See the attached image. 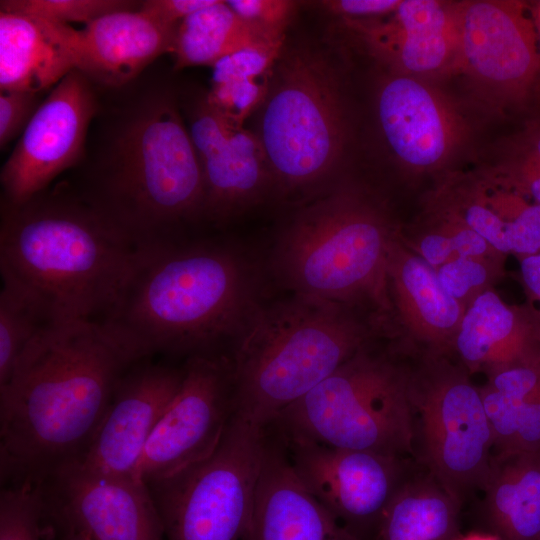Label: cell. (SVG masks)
Segmentation results:
<instances>
[{"label":"cell","instance_id":"16","mask_svg":"<svg viewBox=\"0 0 540 540\" xmlns=\"http://www.w3.org/2000/svg\"><path fill=\"white\" fill-rule=\"evenodd\" d=\"M189 133L202 170L204 219L223 224L275 189L256 133L224 118L206 98L193 109Z\"/></svg>","mask_w":540,"mask_h":540},{"label":"cell","instance_id":"41","mask_svg":"<svg viewBox=\"0 0 540 540\" xmlns=\"http://www.w3.org/2000/svg\"><path fill=\"white\" fill-rule=\"evenodd\" d=\"M401 0H325L317 4L324 11L343 17L357 19L387 16L400 5Z\"/></svg>","mask_w":540,"mask_h":540},{"label":"cell","instance_id":"4","mask_svg":"<svg viewBox=\"0 0 540 540\" xmlns=\"http://www.w3.org/2000/svg\"><path fill=\"white\" fill-rule=\"evenodd\" d=\"M399 230L370 194L336 185L304 201L284 225L271 268L292 294L354 308L391 333L387 262Z\"/></svg>","mask_w":540,"mask_h":540},{"label":"cell","instance_id":"18","mask_svg":"<svg viewBox=\"0 0 540 540\" xmlns=\"http://www.w3.org/2000/svg\"><path fill=\"white\" fill-rule=\"evenodd\" d=\"M427 209L458 219L506 256L540 253V205L496 167L448 174L429 197Z\"/></svg>","mask_w":540,"mask_h":540},{"label":"cell","instance_id":"2","mask_svg":"<svg viewBox=\"0 0 540 540\" xmlns=\"http://www.w3.org/2000/svg\"><path fill=\"white\" fill-rule=\"evenodd\" d=\"M259 270L228 242L178 239L137 250L101 318L139 360L209 353L236 340L260 307Z\"/></svg>","mask_w":540,"mask_h":540},{"label":"cell","instance_id":"19","mask_svg":"<svg viewBox=\"0 0 540 540\" xmlns=\"http://www.w3.org/2000/svg\"><path fill=\"white\" fill-rule=\"evenodd\" d=\"M182 368L142 360L120 381L82 460L85 468L134 474L158 422L176 395Z\"/></svg>","mask_w":540,"mask_h":540},{"label":"cell","instance_id":"25","mask_svg":"<svg viewBox=\"0 0 540 540\" xmlns=\"http://www.w3.org/2000/svg\"><path fill=\"white\" fill-rule=\"evenodd\" d=\"M539 349L540 329L529 308L507 304L493 288L467 306L450 355L470 374H486Z\"/></svg>","mask_w":540,"mask_h":540},{"label":"cell","instance_id":"44","mask_svg":"<svg viewBox=\"0 0 540 540\" xmlns=\"http://www.w3.org/2000/svg\"><path fill=\"white\" fill-rule=\"evenodd\" d=\"M511 151L540 165V123L535 122L520 133Z\"/></svg>","mask_w":540,"mask_h":540},{"label":"cell","instance_id":"37","mask_svg":"<svg viewBox=\"0 0 540 540\" xmlns=\"http://www.w3.org/2000/svg\"><path fill=\"white\" fill-rule=\"evenodd\" d=\"M249 26L271 41H285V32L299 2L291 0H227Z\"/></svg>","mask_w":540,"mask_h":540},{"label":"cell","instance_id":"8","mask_svg":"<svg viewBox=\"0 0 540 540\" xmlns=\"http://www.w3.org/2000/svg\"><path fill=\"white\" fill-rule=\"evenodd\" d=\"M412 367L370 344L272 421L285 439L384 455H414Z\"/></svg>","mask_w":540,"mask_h":540},{"label":"cell","instance_id":"11","mask_svg":"<svg viewBox=\"0 0 540 540\" xmlns=\"http://www.w3.org/2000/svg\"><path fill=\"white\" fill-rule=\"evenodd\" d=\"M182 370L180 387L134 471L146 483L172 476L209 456L234 412L230 359L196 354Z\"/></svg>","mask_w":540,"mask_h":540},{"label":"cell","instance_id":"20","mask_svg":"<svg viewBox=\"0 0 540 540\" xmlns=\"http://www.w3.org/2000/svg\"><path fill=\"white\" fill-rule=\"evenodd\" d=\"M344 20L392 74L424 79L457 70L458 2L401 0L384 20Z\"/></svg>","mask_w":540,"mask_h":540},{"label":"cell","instance_id":"22","mask_svg":"<svg viewBox=\"0 0 540 540\" xmlns=\"http://www.w3.org/2000/svg\"><path fill=\"white\" fill-rule=\"evenodd\" d=\"M243 540H361L304 486L279 449L266 440Z\"/></svg>","mask_w":540,"mask_h":540},{"label":"cell","instance_id":"9","mask_svg":"<svg viewBox=\"0 0 540 540\" xmlns=\"http://www.w3.org/2000/svg\"><path fill=\"white\" fill-rule=\"evenodd\" d=\"M264 428L233 413L214 451L147 483L166 540H238L251 514L261 472Z\"/></svg>","mask_w":540,"mask_h":540},{"label":"cell","instance_id":"36","mask_svg":"<svg viewBox=\"0 0 540 540\" xmlns=\"http://www.w3.org/2000/svg\"><path fill=\"white\" fill-rule=\"evenodd\" d=\"M284 47L285 42H262L235 51L212 66V83L269 78Z\"/></svg>","mask_w":540,"mask_h":540},{"label":"cell","instance_id":"13","mask_svg":"<svg viewBox=\"0 0 540 540\" xmlns=\"http://www.w3.org/2000/svg\"><path fill=\"white\" fill-rule=\"evenodd\" d=\"M46 525L90 540H165L148 484L134 474L67 466L38 484Z\"/></svg>","mask_w":540,"mask_h":540},{"label":"cell","instance_id":"6","mask_svg":"<svg viewBox=\"0 0 540 540\" xmlns=\"http://www.w3.org/2000/svg\"><path fill=\"white\" fill-rule=\"evenodd\" d=\"M380 332L369 316L338 303L292 294L261 304L230 359L233 413L265 428Z\"/></svg>","mask_w":540,"mask_h":540},{"label":"cell","instance_id":"15","mask_svg":"<svg viewBox=\"0 0 540 540\" xmlns=\"http://www.w3.org/2000/svg\"><path fill=\"white\" fill-rule=\"evenodd\" d=\"M95 110L89 79L73 69L40 103L4 163L0 174L4 203L29 201L78 162Z\"/></svg>","mask_w":540,"mask_h":540},{"label":"cell","instance_id":"23","mask_svg":"<svg viewBox=\"0 0 540 540\" xmlns=\"http://www.w3.org/2000/svg\"><path fill=\"white\" fill-rule=\"evenodd\" d=\"M175 29L139 8L104 15L76 31V69L99 83L123 85L170 52Z\"/></svg>","mask_w":540,"mask_h":540},{"label":"cell","instance_id":"7","mask_svg":"<svg viewBox=\"0 0 540 540\" xmlns=\"http://www.w3.org/2000/svg\"><path fill=\"white\" fill-rule=\"evenodd\" d=\"M340 76L331 53L313 44L284 47L273 69L255 133L285 197L321 193L339 166L348 133Z\"/></svg>","mask_w":540,"mask_h":540},{"label":"cell","instance_id":"24","mask_svg":"<svg viewBox=\"0 0 540 540\" xmlns=\"http://www.w3.org/2000/svg\"><path fill=\"white\" fill-rule=\"evenodd\" d=\"M76 29L0 11V88L38 93L76 69Z\"/></svg>","mask_w":540,"mask_h":540},{"label":"cell","instance_id":"21","mask_svg":"<svg viewBox=\"0 0 540 540\" xmlns=\"http://www.w3.org/2000/svg\"><path fill=\"white\" fill-rule=\"evenodd\" d=\"M400 230L387 262L391 332L396 321L404 346H416L421 354L449 356L466 307L446 292L436 269L404 244Z\"/></svg>","mask_w":540,"mask_h":540},{"label":"cell","instance_id":"1","mask_svg":"<svg viewBox=\"0 0 540 540\" xmlns=\"http://www.w3.org/2000/svg\"><path fill=\"white\" fill-rule=\"evenodd\" d=\"M137 362L100 321H59L43 329L0 387L4 485L40 484L79 463Z\"/></svg>","mask_w":540,"mask_h":540},{"label":"cell","instance_id":"31","mask_svg":"<svg viewBox=\"0 0 540 540\" xmlns=\"http://www.w3.org/2000/svg\"><path fill=\"white\" fill-rule=\"evenodd\" d=\"M53 323L29 296L2 282L0 292V387L32 341Z\"/></svg>","mask_w":540,"mask_h":540},{"label":"cell","instance_id":"45","mask_svg":"<svg viewBox=\"0 0 540 540\" xmlns=\"http://www.w3.org/2000/svg\"><path fill=\"white\" fill-rule=\"evenodd\" d=\"M44 540H90L74 531L49 526L43 523Z\"/></svg>","mask_w":540,"mask_h":540},{"label":"cell","instance_id":"40","mask_svg":"<svg viewBox=\"0 0 540 540\" xmlns=\"http://www.w3.org/2000/svg\"><path fill=\"white\" fill-rule=\"evenodd\" d=\"M496 168L514 188L540 205V165L510 151Z\"/></svg>","mask_w":540,"mask_h":540},{"label":"cell","instance_id":"12","mask_svg":"<svg viewBox=\"0 0 540 540\" xmlns=\"http://www.w3.org/2000/svg\"><path fill=\"white\" fill-rule=\"evenodd\" d=\"M527 9L514 0L458 2L456 71L503 105L524 106L540 83L537 34Z\"/></svg>","mask_w":540,"mask_h":540},{"label":"cell","instance_id":"3","mask_svg":"<svg viewBox=\"0 0 540 540\" xmlns=\"http://www.w3.org/2000/svg\"><path fill=\"white\" fill-rule=\"evenodd\" d=\"M0 272L53 322L100 321L134 264L137 250L77 192L4 203Z\"/></svg>","mask_w":540,"mask_h":540},{"label":"cell","instance_id":"42","mask_svg":"<svg viewBox=\"0 0 540 540\" xmlns=\"http://www.w3.org/2000/svg\"><path fill=\"white\" fill-rule=\"evenodd\" d=\"M217 0H148L139 9L167 26L177 24L189 15L211 6Z\"/></svg>","mask_w":540,"mask_h":540},{"label":"cell","instance_id":"5","mask_svg":"<svg viewBox=\"0 0 540 540\" xmlns=\"http://www.w3.org/2000/svg\"><path fill=\"white\" fill-rule=\"evenodd\" d=\"M116 140L113 157L77 193L136 250L182 239L183 225L204 219V182L174 100L146 101Z\"/></svg>","mask_w":540,"mask_h":540},{"label":"cell","instance_id":"35","mask_svg":"<svg viewBox=\"0 0 540 540\" xmlns=\"http://www.w3.org/2000/svg\"><path fill=\"white\" fill-rule=\"evenodd\" d=\"M270 80L271 77L212 83L205 98L220 115L243 127L246 119L262 106L269 91Z\"/></svg>","mask_w":540,"mask_h":540},{"label":"cell","instance_id":"28","mask_svg":"<svg viewBox=\"0 0 540 540\" xmlns=\"http://www.w3.org/2000/svg\"><path fill=\"white\" fill-rule=\"evenodd\" d=\"M262 42L285 41L266 39L245 23L226 1L217 0L177 24L170 52L176 69L212 67L225 56Z\"/></svg>","mask_w":540,"mask_h":540},{"label":"cell","instance_id":"39","mask_svg":"<svg viewBox=\"0 0 540 540\" xmlns=\"http://www.w3.org/2000/svg\"><path fill=\"white\" fill-rule=\"evenodd\" d=\"M513 453H540V392L518 411L512 441L503 456Z\"/></svg>","mask_w":540,"mask_h":540},{"label":"cell","instance_id":"30","mask_svg":"<svg viewBox=\"0 0 540 540\" xmlns=\"http://www.w3.org/2000/svg\"><path fill=\"white\" fill-rule=\"evenodd\" d=\"M400 237L435 269L459 258L502 254L466 224L431 209L415 233L406 235L400 230Z\"/></svg>","mask_w":540,"mask_h":540},{"label":"cell","instance_id":"33","mask_svg":"<svg viewBox=\"0 0 540 540\" xmlns=\"http://www.w3.org/2000/svg\"><path fill=\"white\" fill-rule=\"evenodd\" d=\"M505 258L502 254L459 258L440 266L436 272L446 292L467 308L504 276Z\"/></svg>","mask_w":540,"mask_h":540},{"label":"cell","instance_id":"27","mask_svg":"<svg viewBox=\"0 0 540 540\" xmlns=\"http://www.w3.org/2000/svg\"><path fill=\"white\" fill-rule=\"evenodd\" d=\"M461 507L430 473L410 475L389 503L377 540H455Z\"/></svg>","mask_w":540,"mask_h":540},{"label":"cell","instance_id":"14","mask_svg":"<svg viewBox=\"0 0 540 540\" xmlns=\"http://www.w3.org/2000/svg\"><path fill=\"white\" fill-rule=\"evenodd\" d=\"M309 492L361 540H377L384 513L410 476L407 458L286 439Z\"/></svg>","mask_w":540,"mask_h":540},{"label":"cell","instance_id":"47","mask_svg":"<svg viewBox=\"0 0 540 540\" xmlns=\"http://www.w3.org/2000/svg\"><path fill=\"white\" fill-rule=\"evenodd\" d=\"M530 12H531L532 20L535 26L536 34H537L538 48H539V55H540V0L532 2V4L530 5Z\"/></svg>","mask_w":540,"mask_h":540},{"label":"cell","instance_id":"10","mask_svg":"<svg viewBox=\"0 0 540 540\" xmlns=\"http://www.w3.org/2000/svg\"><path fill=\"white\" fill-rule=\"evenodd\" d=\"M470 376L449 356L421 354L410 380L421 461L461 505L483 490L494 454L480 388Z\"/></svg>","mask_w":540,"mask_h":540},{"label":"cell","instance_id":"32","mask_svg":"<svg viewBox=\"0 0 540 540\" xmlns=\"http://www.w3.org/2000/svg\"><path fill=\"white\" fill-rule=\"evenodd\" d=\"M0 540H44L43 503L38 484L21 482L2 487Z\"/></svg>","mask_w":540,"mask_h":540},{"label":"cell","instance_id":"34","mask_svg":"<svg viewBox=\"0 0 540 540\" xmlns=\"http://www.w3.org/2000/svg\"><path fill=\"white\" fill-rule=\"evenodd\" d=\"M1 11L44 18L62 24H88L104 15L135 10L132 1L123 0H2Z\"/></svg>","mask_w":540,"mask_h":540},{"label":"cell","instance_id":"38","mask_svg":"<svg viewBox=\"0 0 540 540\" xmlns=\"http://www.w3.org/2000/svg\"><path fill=\"white\" fill-rule=\"evenodd\" d=\"M37 93L18 90L0 92V146L4 148L19 133H23L35 114Z\"/></svg>","mask_w":540,"mask_h":540},{"label":"cell","instance_id":"43","mask_svg":"<svg viewBox=\"0 0 540 540\" xmlns=\"http://www.w3.org/2000/svg\"><path fill=\"white\" fill-rule=\"evenodd\" d=\"M520 280L529 299L527 307L540 329V253L520 259Z\"/></svg>","mask_w":540,"mask_h":540},{"label":"cell","instance_id":"26","mask_svg":"<svg viewBox=\"0 0 540 540\" xmlns=\"http://www.w3.org/2000/svg\"><path fill=\"white\" fill-rule=\"evenodd\" d=\"M483 512L502 540H540V453L493 456Z\"/></svg>","mask_w":540,"mask_h":540},{"label":"cell","instance_id":"46","mask_svg":"<svg viewBox=\"0 0 540 540\" xmlns=\"http://www.w3.org/2000/svg\"><path fill=\"white\" fill-rule=\"evenodd\" d=\"M455 540H502L492 532H470L459 535Z\"/></svg>","mask_w":540,"mask_h":540},{"label":"cell","instance_id":"17","mask_svg":"<svg viewBox=\"0 0 540 540\" xmlns=\"http://www.w3.org/2000/svg\"><path fill=\"white\" fill-rule=\"evenodd\" d=\"M376 115L395 160L415 172L441 168L463 138L458 113L425 79L390 73L379 84Z\"/></svg>","mask_w":540,"mask_h":540},{"label":"cell","instance_id":"29","mask_svg":"<svg viewBox=\"0 0 540 540\" xmlns=\"http://www.w3.org/2000/svg\"><path fill=\"white\" fill-rule=\"evenodd\" d=\"M485 375L479 388L493 432L494 455H501L514 436L519 409L540 392V349Z\"/></svg>","mask_w":540,"mask_h":540}]
</instances>
